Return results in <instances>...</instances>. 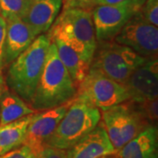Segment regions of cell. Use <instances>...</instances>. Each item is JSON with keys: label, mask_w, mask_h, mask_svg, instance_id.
<instances>
[{"label": "cell", "mask_w": 158, "mask_h": 158, "mask_svg": "<svg viewBox=\"0 0 158 158\" xmlns=\"http://www.w3.org/2000/svg\"><path fill=\"white\" fill-rule=\"evenodd\" d=\"M77 86L58 56L56 48L50 43L44 68L29 106L35 112L60 106L72 100Z\"/></svg>", "instance_id": "6da1fadb"}, {"label": "cell", "mask_w": 158, "mask_h": 158, "mask_svg": "<svg viewBox=\"0 0 158 158\" xmlns=\"http://www.w3.org/2000/svg\"><path fill=\"white\" fill-rule=\"evenodd\" d=\"M50 43L47 34H40L8 65L6 77L8 89L28 104L33 99L42 73Z\"/></svg>", "instance_id": "7a4b0ae2"}, {"label": "cell", "mask_w": 158, "mask_h": 158, "mask_svg": "<svg viewBox=\"0 0 158 158\" xmlns=\"http://www.w3.org/2000/svg\"><path fill=\"white\" fill-rule=\"evenodd\" d=\"M47 36L63 40L90 66L98 43L91 10L77 7L63 8L47 32Z\"/></svg>", "instance_id": "3957f363"}, {"label": "cell", "mask_w": 158, "mask_h": 158, "mask_svg": "<svg viewBox=\"0 0 158 158\" xmlns=\"http://www.w3.org/2000/svg\"><path fill=\"white\" fill-rule=\"evenodd\" d=\"M127 46L113 40L97 43L90 69L125 85L132 73L147 61Z\"/></svg>", "instance_id": "277c9868"}, {"label": "cell", "mask_w": 158, "mask_h": 158, "mask_svg": "<svg viewBox=\"0 0 158 158\" xmlns=\"http://www.w3.org/2000/svg\"><path fill=\"white\" fill-rule=\"evenodd\" d=\"M100 120L99 109L74 98L46 145L67 150L94 129Z\"/></svg>", "instance_id": "5b68a950"}, {"label": "cell", "mask_w": 158, "mask_h": 158, "mask_svg": "<svg viewBox=\"0 0 158 158\" xmlns=\"http://www.w3.org/2000/svg\"><path fill=\"white\" fill-rule=\"evenodd\" d=\"M102 123L114 148L119 150L150 124L131 99L102 111Z\"/></svg>", "instance_id": "8992f818"}, {"label": "cell", "mask_w": 158, "mask_h": 158, "mask_svg": "<svg viewBox=\"0 0 158 158\" xmlns=\"http://www.w3.org/2000/svg\"><path fill=\"white\" fill-rule=\"evenodd\" d=\"M75 98L85 102L101 111L130 99L125 85L117 83L93 69H89L77 85Z\"/></svg>", "instance_id": "52a82bcc"}, {"label": "cell", "mask_w": 158, "mask_h": 158, "mask_svg": "<svg viewBox=\"0 0 158 158\" xmlns=\"http://www.w3.org/2000/svg\"><path fill=\"white\" fill-rule=\"evenodd\" d=\"M145 0H124L113 5L96 6L92 20L98 42L112 40L127 23L141 11Z\"/></svg>", "instance_id": "ba28073f"}, {"label": "cell", "mask_w": 158, "mask_h": 158, "mask_svg": "<svg viewBox=\"0 0 158 158\" xmlns=\"http://www.w3.org/2000/svg\"><path fill=\"white\" fill-rule=\"evenodd\" d=\"M139 12L125 25L113 40L147 59H156L158 53L157 27L144 20Z\"/></svg>", "instance_id": "9c48e42d"}, {"label": "cell", "mask_w": 158, "mask_h": 158, "mask_svg": "<svg viewBox=\"0 0 158 158\" xmlns=\"http://www.w3.org/2000/svg\"><path fill=\"white\" fill-rule=\"evenodd\" d=\"M73 99L60 106L34 113L23 144L30 148L35 156L45 146Z\"/></svg>", "instance_id": "30bf717a"}, {"label": "cell", "mask_w": 158, "mask_h": 158, "mask_svg": "<svg viewBox=\"0 0 158 158\" xmlns=\"http://www.w3.org/2000/svg\"><path fill=\"white\" fill-rule=\"evenodd\" d=\"M125 87L128 91L130 99L143 101L157 99L158 60L148 59L141 66L132 73Z\"/></svg>", "instance_id": "8fae6325"}, {"label": "cell", "mask_w": 158, "mask_h": 158, "mask_svg": "<svg viewBox=\"0 0 158 158\" xmlns=\"http://www.w3.org/2000/svg\"><path fill=\"white\" fill-rule=\"evenodd\" d=\"M116 150L101 121L72 147L66 150L67 158H102Z\"/></svg>", "instance_id": "7c38bea8"}, {"label": "cell", "mask_w": 158, "mask_h": 158, "mask_svg": "<svg viewBox=\"0 0 158 158\" xmlns=\"http://www.w3.org/2000/svg\"><path fill=\"white\" fill-rule=\"evenodd\" d=\"M63 0H32L21 19L35 36L46 34L62 9Z\"/></svg>", "instance_id": "4fadbf2b"}, {"label": "cell", "mask_w": 158, "mask_h": 158, "mask_svg": "<svg viewBox=\"0 0 158 158\" xmlns=\"http://www.w3.org/2000/svg\"><path fill=\"white\" fill-rule=\"evenodd\" d=\"M36 37L32 29L21 19L6 20L5 67L26 50Z\"/></svg>", "instance_id": "5bb4252c"}, {"label": "cell", "mask_w": 158, "mask_h": 158, "mask_svg": "<svg viewBox=\"0 0 158 158\" xmlns=\"http://www.w3.org/2000/svg\"><path fill=\"white\" fill-rule=\"evenodd\" d=\"M120 158H158L157 127L150 125L118 150Z\"/></svg>", "instance_id": "9a60e30c"}, {"label": "cell", "mask_w": 158, "mask_h": 158, "mask_svg": "<svg viewBox=\"0 0 158 158\" xmlns=\"http://www.w3.org/2000/svg\"><path fill=\"white\" fill-rule=\"evenodd\" d=\"M50 42L54 43L56 48L57 54L65 68L67 69L74 83L77 86L83 81L89 72L90 64L83 60V58L73 48L56 37L48 38Z\"/></svg>", "instance_id": "2e32d148"}, {"label": "cell", "mask_w": 158, "mask_h": 158, "mask_svg": "<svg viewBox=\"0 0 158 158\" xmlns=\"http://www.w3.org/2000/svg\"><path fill=\"white\" fill-rule=\"evenodd\" d=\"M28 103L11 90H7L0 98V126L35 113Z\"/></svg>", "instance_id": "e0dca14e"}, {"label": "cell", "mask_w": 158, "mask_h": 158, "mask_svg": "<svg viewBox=\"0 0 158 158\" xmlns=\"http://www.w3.org/2000/svg\"><path fill=\"white\" fill-rule=\"evenodd\" d=\"M34 115L33 113L8 124L0 126V147L7 152L22 145L28 125Z\"/></svg>", "instance_id": "ac0fdd59"}, {"label": "cell", "mask_w": 158, "mask_h": 158, "mask_svg": "<svg viewBox=\"0 0 158 158\" xmlns=\"http://www.w3.org/2000/svg\"><path fill=\"white\" fill-rule=\"evenodd\" d=\"M32 0H0V15L6 20L22 19Z\"/></svg>", "instance_id": "d6986e66"}, {"label": "cell", "mask_w": 158, "mask_h": 158, "mask_svg": "<svg viewBox=\"0 0 158 158\" xmlns=\"http://www.w3.org/2000/svg\"><path fill=\"white\" fill-rule=\"evenodd\" d=\"M139 13L144 20L157 27L158 0H145Z\"/></svg>", "instance_id": "ffe728a7"}, {"label": "cell", "mask_w": 158, "mask_h": 158, "mask_svg": "<svg viewBox=\"0 0 158 158\" xmlns=\"http://www.w3.org/2000/svg\"><path fill=\"white\" fill-rule=\"evenodd\" d=\"M0 158H36V156L30 148L23 144L3 154Z\"/></svg>", "instance_id": "44dd1931"}, {"label": "cell", "mask_w": 158, "mask_h": 158, "mask_svg": "<svg viewBox=\"0 0 158 158\" xmlns=\"http://www.w3.org/2000/svg\"><path fill=\"white\" fill-rule=\"evenodd\" d=\"M36 158H67L66 150L45 145L36 155Z\"/></svg>", "instance_id": "7402d4cb"}, {"label": "cell", "mask_w": 158, "mask_h": 158, "mask_svg": "<svg viewBox=\"0 0 158 158\" xmlns=\"http://www.w3.org/2000/svg\"><path fill=\"white\" fill-rule=\"evenodd\" d=\"M6 37V20L0 15V68H5V45Z\"/></svg>", "instance_id": "603a6c76"}, {"label": "cell", "mask_w": 158, "mask_h": 158, "mask_svg": "<svg viewBox=\"0 0 158 158\" xmlns=\"http://www.w3.org/2000/svg\"><path fill=\"white\" fill-rule=\"evenodd\" d=\"M65 7H77L82 9L92 10L94 8V0H63Z\"/></svg>", "instance_id": "cb8c5ba5"}, {"label": "cell", "mask_w": 158, "mask_h": 158, "mask_svg": "<svg viewBox=\"0 0 158 158\" xmlns=\"http://www.w3.org/2000/svg\"><path fill=\"white\" fill-rule=\"evenodd\" d=\"M9 90L6 82V77L3 73V69L0 68V98Z\"/></svg>", "instance_id": "d4e9b609"}, {"label": "cell", "mask_w": 158, "mask_h": 158, "mask_svg": "<svg viewBox=\"0 0 158 158\" xmlns=\"http://www.w3.org/2000/svg\"><path fill=\"white\" fill-rule=\"evenodd\" d=\"M124 0H94V7L96 6H101V5H113L119 2H122Z\"/></svg>", "instance_id": "484cf974"}, {"label": "cell", "mask_w": 158, "mask_h": 158, "mask_svg": "<svg viewBox=\"0 0 158 158\" xmlns=\"http://www.w3.org/2000/svg\"><path fill=\"white\" fill-rule=\"evenodd\" d=\"M102 158H120V156H119L118 151H116V152L113 153V154H111V155L106 156H104V157H102Z\"/></svg>", "instance_id": "4316f807"}, {"label": "cell", "mask_w": 158, "mask_h": 158, "mask_svg": "<svg viewBox=\"0 0 158 158\" xmlns=\"http://www.w3.org/2000/svg\"><path fill=\"white\" fill-rule=\"evenodd\" d=\"M5 153H6V151L3 148L0 147V156H2L3 154H5Z\"/></svg>", "instance_id": "83f0119b"}]
</instances>
